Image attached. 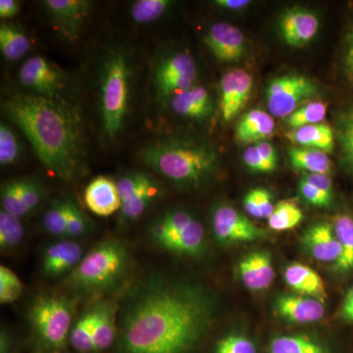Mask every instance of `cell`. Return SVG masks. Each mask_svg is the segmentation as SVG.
Returning <instances> with one entry per match:
<instances>
[{"instance_id":"816d5d0a","label":"cell","mask_w":353,"mask_h":353,"mask_svg":"<svg viewBox=\"0 0 353 353\" xmlns=\"http://www.w3.org/2000/svg\"><path fill=\"white\" fill-rule=\"evenodd\" d=\"M20 4L16 0H1L0 1V17L8 19L19 12Z\"/></svg>"},{"instance_id":"836d02e7","label":"cell","mask_w":353,"mask_h":353,"mask_svg":"<svg viewBox=\"0 0 353 353\" xmlns=\"http://www.w3.org/2000/svg\"><path fill=\"white\" fill-rule=\"evenodd\" d=\"M25 229L20 217L1 209L0 211V248L12 250L24 240Z\"/></svg>"},{"instance_id":"e0dca14e","label":"cell","mask_w":353,"mask_h":353,"mask_svg":"<svg viewBox=\"0 0 353 353\" xmlns=\"http://www.w3.org/2000/svg\"><path fill=\"white\" fill-rule=\"evenodd\" d=\"M83 253L82 245L69 239L53 243L44 252L41 272L48 278L70 274L83 259Z\"/></svg>"},{"instance_id":"f5cc1de1","label":"cell","mask_w":353,"mask_h":353,"mask_svg":"<svg viewBox=\"0 0 353 353\" xmlns=\"http://www.w3.org/2000/svg\"><path fill=\"white\" fill-rule=\"evenodd\" d=\"M341 316L345 321L353 323V287L348 290L341 304Z\"/></svg>"},{"instance_id":"ab89813d","label":"cell","mask_w":353,"mask_h":353,"mask_svg":"<svg viewBox=\"0 0 353 353\" xmlns=\"http://www.w3.org/2000/svg\"><path fill=\"white\" fill-rule=\"evenodd\" d=\"M20 143L10 127L1 123L0 126V164L7 166L20 157Z\"/></svg>"},{"instance_id":"f6af8a7d","label":"cell","mask_w":353,"mask_h":353,"mask_svg":"<svg viewBox=\"0 0 353 353\" xmlns=\"http://www.w3.org/2000/svg\"><path fill=\"white\" fill-rule=\"evenodd\" d=\"M299 188L301 196H303L308 203L318 206V208H328L330 204H331V199L325 196L317 188H315L314 185H311V183L305 182L303 179H301V182H299Z\"/></svg>"},{"instance_id":"484cf974","label":"cell","mask_w":353,"mask_h":353,"mask_svg":"<svg viewBox=\"0 0 353 353\" xmlns=\"http://www.w3.org/2000/svg\"><path fill=\"white\" fill-rule=\"evenodd\" d=\"M269 353H332L322 341L305 334H285L272 339Z\"/></svg>"},{"instance_id":"f1b7e54d","label":"cell","mask_w":353,"mask_h":353,"mask_svg":"<svg viewBox=\"0 0 353 353\" xmlns=\"http://www.w3.org/2000/svg\"><path fill=\"white\" fill-rule=\"evenodd\" d=\"M334 232L341 248V256L334 265L336 271L353 270V218L347 214H340L334 219Z\"/></svg>"},{"instance_id":"bcb514c9","label":"cell","mask_w":353,"mask_h":353,"mask_svg":"<svg viewBox=\"0 0 353 353\" xmlns=\"http://www.w3.org/2000/svg\"><path fill=\"white\" fill-rule=\"evenodd\" d=\"M303 180L317 188L325 196L333 199V183L327 174L303 173Z\"/></svg>"},{"instance_id":"277c9868","label":"cell","mask_w":353,"mask_h":353,"mask_svg":"<svg viewBox=\"0 0 353 353\" xmlns=\"http://www.w3.org/2000/svg\"><path fill=\"white\" fill-rule=\"evenodd\" d=\"M129 250L117 240H104L83 255L70 273L67 284L83 294H102L116 289L130 268Z\"/></svg>"},{"instance_id":"ee69618b","label":"cell","mask_w":353,"mask_h":353,"mask_svg":"<svg viewBox=\"0 0 353 353\" xmlns=\"http://www.w3.org/2000/svg\"><path fill=\"white\" fill-rule=\"evenodd\" d=\"M21 196L28 212L38 208L43 196V185L36 180L23 179L21 180Z\"/></svg>"},{"instance_id":"7c38bea8","label":"cell","mask_w":353,"mask_h":353,"mask_svg":"<svg viewBox=\"0 0 353 353\" xmlns=\"http://www.w3.org/2000/svg\"><path fill=\"white\" fill-rule=\"evenodd\" d=\"M43 7L58 31L68 41L78 38L92 8L88 0H46Z\"/></svg>"},{"instance_id":"44dd1931","label":"cell","mask_w":353,"mask_h":353,"mask_svg":"<svg viewBox=\"0 0 353 353\" xmlns=\"http://www.w3.org/2000/svg\"><path fill=\"white\" fill-rule=\"evenodd\" d=\"M284 278L290 289L299 296L312 297L323 303L328 299L326 285L321 276L306 265L299 262L288 265L285 269Z\"/></svg>"},{"instance_id":"4316f807","label":"cell","mask_w":353,"mask_h":353,"mask_svg":"<svg viewBox=\"0 0 353 353\" xmlns=\"http://www.w3.org/2000/svg\"><path fill=\"white\" fill-rule=\"evenodd\" d=\"M290 164L297 171L309 174H328L332 163L328 154L313 148L292 146L289 150Z\"/></svg>"},{"instance_id":"3957f363","label":"cell","mask_w":353,"mask_h":353,"mask_svg":"<svg viewBox=\"0 0 353 353\" xmlns=\"http://www.w3.org/2000/svg\"><path fill=\"white\" fill-rule=\"evenodd\" d=\"M141 159L159 175L183 188H196L208 181L218 166L211 146L194 141L166 139L146 146Z\"/></svg>"},{"instance_id":"d6986e66","label":"cell","mask_w":353,"mask_h":353,"mask_svg":"<svg viewBox=\"0 0 353 353\" xmlns=\"http://www.w3.org/2000/svg\"><path fill=\"white\" fill-rule=\"evenodd\" d=\"M85 201L88 208L101 217L119 212L122 206L117 183L105 176H97L88 183L85 190Z\"/></svg>"},{"instance_id":"b9f144b4","label":"cell","mask_w":353,"mask_h":353,"mask_svg":"<svg viewBox=\"0 0 353 353\" xmlns=\"http://www.w3.org/2000/svg\"><path fill=\"white\" fill-rule=\"evenodd\" d=\"M214 353H257V348L248 336L230 334L217 341Z\"/></svg>"},{"instance_id":"7bdbcfd3","label":"cell","mask_w":353,"mask_h":353,"mask_svg":"<svg viewBox=\"0 0 353 353\" xmlns=\"http://www.w3.org/2000/svg\"><path fill=\"white\" fill-rule=\"evenodd\" d=\"M67 238H80L88 233L90 222L73 201L66 199Z\"/></svg>"},{"instance_id":"cb8c5ba5","label":"cell","mask_w":353,"mask_h":353,"mask_svg":"<svg viewBox=\"0 0 353 353\" xmlns=\"http://www.w3.org/2000/svg\"><path fill=\"white\" fill-rule=\"evenodd\" d=\"M275 132L273 116L253 109L246 113L236 128V138L241 143H257L271 138Z\"/></svg>"},{"instance_id":"8992f818","label":"cell","mask_w":353,"mask_h":353,"mask_svg":"<svg viewBox=\"0 0 353 353\" xmlns=\"http://www.w3.org/2000/svg\"><path fill=\"white\" fill-rule=\"evenodd\" d=\"M130 71L127 58L116 51L108 58L101 85V115L104 131L115 138L126 118Z\"/></svg>"},{"instance_id":"9a60e30c","label":"cell","mask_w":353,"mask_h":353,"mask_svg":"<svg viewBox=\"0 0 353 353\" xmlns=\"http://www.w3.org/2000/svg\"><path fill=\"white\" fill-rule=\"evenodd\" d=\"M303 250L312 259L323 263H338L341 248L333 226L328 223H317L309 227L301 239Z\"/></svg>"},{"instance_id":"603a6c76","label":"cell","mask_w":353,"mask_h":353,"mask_svg":"<svg viewBox=\"0 0 353 353\" xmlns=\"http://www.w3.org/2000/svg\"><path fill=\"white\" fill-rule=\"evenodd\" d=\"M94 309V352H102L110 347L117 339L119 304L113 301H99Z\"/></svg>"},{"instance_id":"e575fe53","label":"cell","mask_w":353,"mask_h":353,"mask_svg":"<svg viewBox=\"0 0 353 353\" xmlns=\"http://www.w3.org/2000/svg\"><path fill=\"white\" fill-rule=\"evenodd\" d=\"M327 114V105L321 101H310L296 109L289 117L285 118V124L292 129L321 124Z\"/></svg>"},{"instance_id":"60d3db41","label":"cell","mask_w":353,"mask_h":353,"mask_svg":"<svg viewBox=\"0 0 353 353\" xmlns=\"http://www.w3.org/2000/svg\"><path fill=\"white\" fill-rule=\"evenodd\" d=\"M22 282L15 273L6 266H0V303H12L22 296Z\"/></svg>"},{"instance_id":"681fc988","label":"cell","mask_w":353,"mask_h":353,"mask_svg":"<svg viewBox=\"0 0 353 353\" xmlns=\"http://www.w3.org/2000/svg\"><path fill=\"white\" fill-rule=\"evenodd\" d=\"M243 208H245L246 213L252 216V217L257 218V219H263L261 208H260L257 189L250 190V192L246 194L245 199H243Z\"/></svg>"},{"instance_id":"11a10c76","label":"cell","mask_w":353,"mask_h":353,"mask_svg":"<svg viewBox=\"0 0 353 353\" xmlns=\"http://www.w3.org/2000/svg\"><path fill=\"white\" fill-rule=\"evenodd\" d=\"M215 4L222 8L229 9V10H240V9L250 6V1L248 0H217L215 1Z\"/></svg>"},{"instance_id":"c3c4849f","label":"cell","mask_w":353,"mask_h":353,"mask_svg":"<svg viewBox=\"0 0 353 353\" xmlns=\"http://www.w3.org/2000/svg\"><path fill=\"white\" fill-rule=\"evenodd\" d=\"M257 150L263 159L265 165H266L267 171L271 173L275 170L278 163L277 152H276L275 148L269 141H264L260 143H255Z\"/></svg>"},{"instance_id":"ba28073f","label":"cell","mask_w":353,"mask_h":353,"mask_svg":"<svg viewBox=\"0 0 353 353\" xmlns=\"http://www.w3.org/2000/svg\"><path fill=\"white\" fill-rule=\"evenodd\" d=\"M317 92V85L308 77L299 74L278 77L267 87V108L272 116L285 119Z\"/></svg>"},{"instance_id":"30bf717a","label":"cell","mask_w":353,"mask_h":353,"mask_svg":"<svg viewBox=\"0 0 353 353\" xmlns=\"http://www.w3.org/2000/svg\"><path fill=\"white\" fill-rule=\"evenodd\" d=\"M212 230L222 245L252 243L263 238L265 232L232 206H218L213 211Z\"/></svg>"},{"instance_id":"d4e9b609","label":"cell","mask_w":353,"mask_h":353,"mask_svg":"<svg viewBox=\"0 0 353 353\" xmlns=\"http://www.w3.org/2000/svg\"><path fill=\"white\" fill-rule=\"evenodd\" d=\"M287 137L292 143L301 148H313L326 153L334 150V131L325 123L292 129Z\"/></svg>"},{"instance_id":"8d00e7d4","label":"cell","mask_w":353,"mask_h":353,"mask_svg":"<svg viewBox=\"0 0 353 353\" xmlns=\"http://www.w3.org/2000/svg\"><path fill=\"white\" fill-rule=\"evenodd\" d=\"M170 6L168 0H138L132 3L131 16L139 24H148L161 18Z\"/></svg>"},{"instance_id":"9c48e42d","label":"cell","mask_w":353,"mask_h":353,"mask_svg":"<svg viewBox=\"0 0 353 353\" xmlns=\"http://www.w3.org/2000/svg\"><path fill=\"white\" fill-rule=\"evenodd\" d=\"M197 67L194 57L187 52H178L167 57L155 71V85L161 97H172L194 87Z\"/></svg>"},{"instance_id":"d6a6232c","label":"cell","mask_w":353,"mask_h":353,"mask_svg":"<svg viewBox=\"0 0 353 353\" xmlns=\"http://www.w3.org/2000/svg\"><path fill=\"white\" fill-rule=\"evenodd\" d=\"M116 183L122 204L139 196L145 190L157 185V181L152 176L139 171L125 174L121 176Z\"/></svg>"},{"instance_id":"f907efd6","label":"cell","mask_w":353,"mask_h":353,"mask_svg":"<svg viewBox=\"0 0 353 353\" xmlns=\"http://www.w3.org/2000/svg\"><path fill=\"white\" fill-rule=\"evenodd\" d=\"M259 196L260 208H261L262 217L268 219L273 213L274 206L272 201V196L269 190L266 189H257Z\"/></svg>"},{"instance_id":"5b68a950","label":"cell","mask_w":353,"mask_h":353,"mask_svg":"<svg viewBox=\"0 0 353 353\" xmlns=\"http://www.w3.org/2000/svg\"><path fill=\"white\" fill-rule=\"evenodd\" d=\"M150 241L161 250L187 256H199L205 250L203 225L185 210H172L153 221Z\"/></svg>"},{"instance_id":"52a82bcc","label":"cell","mask_w":353,"mask_h":353,"mask_svg":"<svg viewBox=\"0 0 353 353\" xmlns=\"http://www.w3.org/2000/svg\"><path fill=\"white\" fill-rule=\"evenodd\" d=\"M73 301L64 296L43 294L37 297L29 311V319L39 340L52 350H61L73 320Z\"/></svg>"},{"instance_id":"db71d44e","label":"cell","mask_w":353,"mask_h":353,"mask_svg":"<svg viewBox=\"0 0 353 353\" xmlns=\"http://www.w3.org/2000/svg\"><path fill=\"white\" fill-rule=\"evenodd\" d=\"M345 65L348 76L353 81V27L347 36V48H345Z\"/></svg>"},{"instance_id":"8fae6325","label":"cell","mask_w":353,"mask_h":353,"mask_svg":"<svg viewBox=\"0 0 353 353\" xmlns=\"http://www.w3.org/2000/svg\"><path fill=\"white\" fill-rule=\"evenodd\" d=\"M21 83L34 90L37 94L51 99H62L64 76L57 67L46 58L32 57L26 60L19 72Z\"/></svg>"},{"instance_id":"7402d4cb","label":"cell","mask_w":353,"mask_h":353,"mask_svg":"<svg viewBox=\"0 0 353 353\" xmlns=\"http://www.w3.org/2000/svg\"><path fill=\"white\" fill-rule=\"evenodd\" d=\"M174 112L190 119H205L213 112V101L208 90L201 85L179 92L171 97Z\"/></svg>"},{"instance_id":"d590c367","label":"cell","mask_w":353,"mask_h":353,"mask_svg":"<svg viewBox=\"0 0 353 353\" xmlns=\"http://www.w3.org/2000/svg\"><path fill=\"white\" fill-rule=\"evenodd\" d=\"M159 194V189L158 185L152 189L145 190V192L139 194V196L130 199L121 206L119 210V221L121 224L125 223L132 222L141 217L143 213L148 210V208L153 203V201L157 199Z\"/></svg>"},{"instance_id":"f35d334b","label":"cell","mask_w":353,"mask_h":353,"mask_svg":"<svg viewBox=\"0 0 353 353\" xmlns=\"http://www.w3.org/2000/svg\"><path fill=\"white\" fill-rule=\"evenodd\" d=\"M1 209L18 217L29 213L22 201L21 180L10 181L2 185Z\"/></svg>"},{"instance_id":"ac0fdd59","label":"cell","mask_w":353,"mask_h":353,"mask_svg":"<svg viewBox=\"0 0 353 353\" xmlns=\"http://www.w3.org/2000/svg\"><path fill=\"white\" fill-rule=\"evenodd\" d=\"M276 312L287 322L309 324L320 321L325 315L324 303L312 297L283 294L275 301Z\"/></svg>"},{"instance_id":"74e56055","label":"cell","mask_w":353,"mask_h":353,"mask_svg":"<svg viewBox=\"0 0 353 353\" xmlns=\"http://www.w3.org/2000/svg\"><path fill=\"white\" fill-rule=\"evenodd\" d=\"M44 230L51 236L67 238L66 203L65 201H55L44 213Z\"/></svg>"},{"instance_id":"6da1fadb","label":"cell","mask_w":353,"mask_h":353,"mask_svg":"<svg viewBox=\"0 0 353 353\" xmlns=\"http://www.w3.org/2000/svg\"><path fill=\"white\" fill-rule=\"evenodd\" d=\"M214 296L201 285L152 274L118 312L119 353H192L214 323Z\"/></svg>"},{"instance_id":"4dcf8cb0","label":"cell","mask_w":353,"mask_h":353,"mask_svg":"<svg viewBox=\"0 0 353 353\" xmlns=\"http://www.w3.org/2000/svg\"><path fill=\"white\" fill-rule=\"evenodd\" d=\"M336 130L343 168L353 175V105L340 113Z\"/></svg>"},{"instance_id":"83f0119b","label":"cell","mask_w":353,"mask_h":353,"mask_svg":"<svg viewBox=\"0 0 353 353\" xmlns=\"http://www.w3.org/2000/svg\"><path fill=\"white\" fill-rule=\"evenodd\" d=\"M0 50L9 61H17L31 50V41L20 28L8 23L0 26Z\"/></svg>"},{"instance_id":"7a4b0ae2","label":"cell","mask_w":353,"mask_h":353,"mask_svg":"<svg viewBox=\"0 0 353 353\" xmlns=\"http://www.w3.org/2000/svg\"><path fill=\"white\" fill-rule=\"evenodd\" d=\"M2 108L22 130L41 163L64 181L76 178L83 164L82 121L63 99L14 94Z\"/></svg>"},{"instance_id":"7dc6e473","label":"cell","mask_w":353,"mask_h":353,"mask_svg":"<svg viewBox=\"0 0 353 353\" xmlns=\"http://www.w3.org/2000/svg\"><path fill=\"white\" fill-rule=\"evenodd\" d=\"M243 162L250 170L259 173H268L261 155L255 145L248 146L243 153Z\"/></svg>"},{"instance_id":"ffe728a7","label":"cell","mask_w":353,"mask_h":353,"mask_svg":"<svg viewBox=\"0 0 353 353\" xmlns=\"http://www.w3.org/2000/svg\"><path fill=\"white\" fill-rule=\"evenodd\" d=\"M239 273L248 290L259 292L268 289L275 279L270 253L254 252L245 255L239 263Z\"/></svg>"},{"instance_id":"2e32d148","label":"cell","mask_w":353,"mask_h":353,"mask_svg":"<svg viewBox=\"0 0 353 353\" xmlns=\"http://www.w3.org/2000/svg\"><path fill=\"white\" fill-rule=\"evenodd\" d=\"M319 25V19L314 13L294 7L283 14L280 32L285 43L301 48L315 38Z\"/></svg>"},{"instance_id":"5bb4252c","label":"cell","mask_w":353,"mask_h":353,"mask_svg":"<svg viewBox=\"0 0 353 353\" xmlns=\"http://www.w3.org/2000/svg\"><path fill=\"white\" fill-rule=\"evenodd\" d=\"M205 43L213 55L222 62H236L245 52V36L236 26L215 23L205 37Z\"/></svg>"},{"instance_id":"1f68e13d","label":"cell","mask_w":353,"mask_h":353,"mask_svg":"<svg viewBox=\"0 0 353 353\" xmlns=\"http://www.w3.org/2000/svg\"><path fill=\"white\" fill-rule=\"evenodd\" d=\"M303 219V211L294 202L282 201L275 205L273 213L268 218V225L273 231H288L296 228Z\"/></svg>"},{"instance_id":"f546056e","label":"cell","mask_w":353,"mask_h":353,"mask_svg":"<svg viewBox=\"0 0 353 353\" xmlns=\"http://www.w3.org/2000/svg\"><path fill=\"white\" fill-rule=\"evenodd\" d=\"M94 306L76 322L75 326L72 327L70 332V343L77 352L88 353L94 352Z\"/></svg>"},{"instance_id":"4fadbf2b","label":"cell","mask_w":353,"mask_h":353,"mask_svg":"<svg viewBox=\"0 0 353 353\" xmlns=\"http://www.w3.org/2000/svg\"><path fill=\"white\" fill-rule=\"evenodd\" d=\"M252 76L241 69H234L223 75L220 81V110L222 119L233 120L245 108L252 92Z\"/></svg>"}]
</instances>
